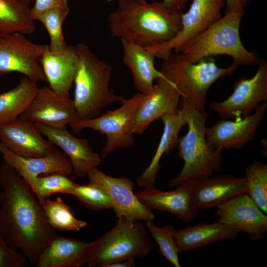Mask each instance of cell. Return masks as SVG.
I'll return each instance as SVG.
<instances>
[{
  "label": "cell",
  "instance_id": "6da1fadb",
  "mask_svg": "<svg viewBox=\"0 0 267 267\" xmlns=\"http://www.w3.org/2000/svg\"><path fill=\"white\" fill-rule=\"evenodd\" d=\"M0 231L12 248L35 266L57 235L43 206L27 181L5 162L0 166Z\"/></svg>",
  "mask_w": 267,
  "mask_h": 267
},
{
  "label": "cell",
  "instance_id": "7a4b0ae2",
  "mask_svg": "<svg viewBox=\"0 0 267 267\" xmlns=\"http://www.w3.org/2000/svg\"><path fill=\"white\" fill-rule=\"evenodd\" d=\"M113 37L144 47L171 39L180 29L181 15L172 14L162 1L117 0L107 17Z\"/></svg>",
  "mask_w": 267,
  "mask_h": 267
},
{
  "label": "cell",
  "instance_id": "3957f363",
  "mask_svg": "<svg viewBox=\"0 0 267 267\" xmlns=\"http://www.w3.org/2000/svg\"><path fill=\"white\" fill-rule=\"evenodd\" d=\"M179 106L186 112L188 131L178 139V155L184 161V165L178 176L168 182L171 188L218 173L222 170L223 161L222 151L213 148L206 139V112L197 110L182 98Z\"/></svg>",
  "mask_w": 267,
  "mask_h": 267
},
{
  "label": "cell",
  "instance_id": "277c9868",
  "mask_svg": "<svg viewBox=\"0 0 267 267\" xmlns=\"http://www.w3.org/2000/svg\"><path fill=\"white\" fill-rule=\"evenodd\" d=\"M75 46L78 64L73 83V100L78 120H85L99 116L106 107L121 102L123 98L109 88L111 64L98 57L84 43Z\"/></svg>",
  "mask_w": 267,
  "mask_h": 267
},
{
  "label": "cell",
  "instance_id": "5b68a950",
  "mask_svg": "<svg viewBox=\"0 0 267 267\" xmlns=\"http://www.w3.org/2000/svg\"><path fill=\"white\" fill-rule=\"evenodd\" d=\"M244 13V8L239 6L225 11L223 16L185 44L179 52L194 63L224 55L239 66L258 65V55L246 49L241 40L239 29Z\"/></svg>",
  "mask_w": 267,
  "mask_h": 267
},
{
  "label": "cell",
  "instance_id": "8992f818",
  "mask_svg": "<svg viewBox=\"0 0 267 267\" xmlns=\"http://www.w3.org/2000/svg\"><path fill=\"white\" fill-rule=\"evenodd\" d=\"M239 67L233 62L227 67L220 68L211 57L194 63L181 52H172L162 59L159 71L174 85L181 98L203 113L206 112L207 94L212 85L219 79L233 74Z\"/></svg>",
  "mask_w": 267,
  "mask_h": 267
},
{
  "label": "cell",
  "instance_id": "52a82bcc",
  "mask_svg": "<svg viewBox=\"0 0 267 267\" xmlns=\"http://www.w3.org/2000/svg\"><path fill=\"white\" fill-rule=\"evenodd\" d=\"M154 247L146 225L139 221L119 217L113 228L91 242L87 265L107 267L119 261L142 258Z\"/></svg>",
  "mask_w": 267,
  "mask_h": 267
},
{
  "label": "cell",
  "instance_id": "ba28073f",
  "mask_svg": "<svg viewBox=\"0 0 267 267\" xmlns=\"http://www.w3.org/2000/svg\"><path fill=\"white\" fill-rule=\"evenodd\" d=\"M142 97V93L138 92L128 99L123 98L118 108L94 118L78 120L70 127L77 133L91 129L106 136V143L100 153L102 159L117 149L131 148L134 142L133 126Z\"/></svg>",
  "mask_w": 267,
  "mask_h": 267
},
{
  "label": "cell",
  "instance_id": "9c48e42d",
  "mask_svg": "<svg viewBox=\"0 0 267 267\" xmlns=\"http://www.w3.org/2000/svg\"><path fill=\"white\" fill-rule=\"evenodd\" d=\"M255 74L234 84L233 91L226 99L210 103V109L223 119H239L252 114L267 101V61L260 60Z\"/></svg>",
  "mask_w": 267,
  "mask_h": 267
},
{
  "label": "cell",
  "instance_id": "30bf717a",
  "mask_svg": "<svg viewBox=\"0 0 267 267\" xmlns=\"http://www.w3.org/2000/svg\"><path fill=\"white\" fill-rule=\"evenodd\" d=\"M45 46L20 33L0 34V75L18 72L36 82H47L40 63Z\"/></svg>",
  "mask_w": 267,
  "mask_h": 267
},
{
  "label": "cell",
  "instance_id": "8fae6325",
  "mask_svg": "<svg viewBox=\"0 0 267 267\" xmlns=\"http://www.w3.org/2000/svg\"><path fill=\"white\" fill-rule=\"evenodd\" d=\"M225 0H193L188 10L181 15V26L170 40L146 47L156 57L163 59L172 52H179L187 43L221 17Z\"/></svg>",
  "mask_w": 267,
  "mask_h": 267
},
{
  "label": "cell",
  "instance_id": "7c38bea8",
  "mask_svg": "<svg viewBox=\"0 0 267 267\" xmlns=\"http://www.w3.org/2000/svg\"><path fill=\"white\" fill-rule=\"evenodd\" d=\"M89 183L105 191L113 202V210L116 217L129 220L153 221L155 215L152 210L144 206L134 193V183L128 178H115L97 168L87 175Z\"/></svg>",
  "mask_w": 267,
  "mask_h": 267
},
{
  "label": "cell",
  "instance_id": "4fadbf2b",
  "mask_svg": "<svg viewBox=\"0 0 267 267\" xmlns=\"http://www.w3.org/2000/svg\"><path fill=\"white\" fill-rule=\"evenodd\" d=\"M267 109V101L260 104L250 115L244 118L217 121L206 128L208 144L216 150L240 149L256 139V133Z\"/></svg>",
  "mask_w": 267,
  "mask_h": 267
},
{
  "label": "cell",
  "instance_id": "5bb4252c",
  "mask_svg": "<svg viewBox=\"0 0 267 267\" xmlns=\"http://www.w3.org/2000/svg\"><path fill=\"white\" fill-rule=\"evenodd\" d=\"M20 116L54 128H66L78 120L73 100L69 95L58 93L49 86L38 88L30 104Z\"/></svg>",
  "mask_w": 267,
  "mask_h": 267
},
{
  "label": "cell",
  "instance_id": "9a60e30c",
  "mask_svg": "<svg viewBox=\"0 0 267 267\" xmlns=\"http://www.w3.org/2000/svg\"><path fill=\"white\" fill-rule=\"evenodd\" d=\"M217 221L246 233L253 241L265 238L267 216L247 193L234 197L217 207Z\"/></svg>",
  "mask_w": 267,
  "mask_h": 267
},
{
  "label": "cell",
  "instance_id": "2e32d148",
  "mask_svg": "<svg viewBox=\"0 0 267 267\" xmlns=\"http://www.w3.org/2000/svg\"><path fill=\"white\" fill-rule=\"evenodd\" d=\"M156 81L148 92L142 93L134 122V134H142L151 123L178 109L181 96L174 85L163 76Z\"/></svg>",
  "mask_w": 267,
  "mask_h": 267
},
{
  "label": "cell",
  "instance_id": "e0dca14e",
  "mask_svg": "<svg viewBox=\"0 0 267 267\" xmlns=\"http://www.w3.org/2000/svg\"><path fill=\"white\" fill-rule=\"evenodd\" d=\"M0 153L4 162L27 181L34 192L36 179L42 174L60 173L69 176L73 174L69 158L55 147L44 156L24 157L11 152L0 141Z\"/></svg>",
  "mask_w": 267,
  "mask_h": 267
},
{
  "label": "cell",
  "instance_id": "ac0fdd59",
  "mask_svg": "<svg viewBox=\"0 0 267 267\" xmlns=\"http://www.w3.org/2000/svg\"><path fill=\"white\" fill-rule=\"evenodd\" d=\"M41 134L54 146L59 147L69 158L73 174L83 178L92 169L97 168L102 158L96 153L86 139L78 138L66 128H54L35 123Z\"/></svg>",
  "mask_w": 267,
  "mask_h": 267
},
{
  "label": "cell",
  "instance_id": "d6986e66",
  "mask_svg": "<svg viewBox=\"0 0 267 267\" xmlns=\"http://www.w3.org/2000/svg\"><path fill=\"white\" fill-rule=\"evenodd\" d=\"M0 141L11 152L24 157L44 156L55 147L43 137L35 123L21 116L0 126Z\"/></svg>",
  "mask_w": 267,
  "mask_h": 267
},
{
  "label": "cell",
  "instance_id": "ffe728a7",
  "mask_svg": "<svg viewBox=\"0 0 267 267\" xmlns=\"http://www.w3.org/2000/svg\"><path fill=\"white\" fill-rule=\"evenodd\" d=\"M135 195L149 209L169 212L185 222L194 220L199 210L194 202L189 182L168 191L157 189L153 185L144 188Z\"/></svg>",
  "mask_w": 267,
  "mask_h": 267
},
{
  "label": "cell",
  "instance_id": "44dd1931",
  "mask_svg": "<svg viewBox=\"0 0 267 267\" xmlns=\"http://www.w3.org/2000/svg\"><path fill=\"white\" fill-rule=\"evenodd\" d=\"M197 208H217L231 198L246 193L244 177L229 175H214L203 179L189 182Z\"/></svg>",
  "mask_w": 267,
  "mask_h": 267
},
{
  "label": "cell",
  "instance_id": "7402d4cb",
  "mask_svg": "<svg viewBox=\"0 0 267 267\" xmlns=\"http://www.w3.org/2000/svg\"><path fill=\"white\" fill-rule=\"evenodd\" d=\"M40 63L48 86L58 93L69 95L78 64L75 45L67 44L52 50L46 44Z\"/></svg>",
  "mask_w": 267,
  "mask_h": 267
},
{
  "label": "cell",
  "instance_id": "603a6c76",
  "mask_svg": "<svg viewBox=\"0 0 267 267\" xmlns=\"http://www.w3.org/2000/svg\"><path fill=\"white\" fill-rule=\"evenodd\" d=\"M91 242L56 235L43 250L36 267H80L87 264Z\"/></svg>",
  "mask_w": 267,
  "mask_h": 267
},
{
  "label": "cell",
  "instance_id": "cb8c5ba5",
  "mask_svg": "<svg viewBox=\"0 0 267 267\" xmlns=\"http://www.w3.org/2000/svg\"><path fill=\"white\" fill-rule=\"evenodd\" d=\"M161 120L164 128L155 154L149 165L136 181L140 187L146 188L154 185L161 167V159L164 154H168L176 147L179 133L187 124V115L185 110L179 106L176 112L163 116Z\"/></svg>",
  "mask_w": 267,
  "mask_h": 267
},
{
  "label": "cell",
  "instance_id": "d4e9b609",
  "mask_svg": "<svg viewBox=\"0 0 267 267\" xmlns=\"http://www.w3.org/2000/svg\"><path fill=\"white\" fill-rule=\"evenodd\" d=\"M123 62L130 70L138 92L145 94L162 75L155 65V55L146 47L131 41L121 40Z\"/></svg>",
  "mask_w": 267,
  "mask_h": 267
},
{
  "label": "cell",
  "instance_id": "484cf974",
  "mask_svg": "<svg viewBox=\"0 0 267 267\" xmlns=\"http://www.w3.org/2000/svg\"><path fill=\"white\" fill-rule=\"evenodd\" d=\"M238 229L218 221L210 223H199L176 230L175 238L179 253L195 250L214 242L236 238Z\"/></svg>",
  "mask_w": 267,
  "mask_h": 267
},
{
  "label": "cell",
  "instance_id": "4316f807",
  "mask_svg": "<svg viewBox=\"0 0 267 267\" xmlns=\"http://www.w3.org/2000/svg\"><path fill=\"white\" fill-rule=\"evenodd\" d=\"M38 89L37 82L24 77L14 88L0 93V126L19 117L27 109Z\"/></svg>",
  "mask_w": 267,
  "mask_h": 267
},
{
  "label": "cell",
  "instance_id": "83f0119b",
  "mask_svg": "<svg viewBox=\"0 0 267 267\" xmlns=\"http://www.w3.org/2000/svg\"><path fill=\"white\" fill-rule=\"evenodd\" d=\"M30 8L20 0H0V34H32L36 30Z\"/></svg>",
  "mask_w": 267,
  "mask_h": 267
},
{
  "label": "cell",
  "instance_id": "f1b7e54d",
  "mask_svg": "<svg viewBox=\"0 0 267 267\" xmlns=\"http://www.w3.org/2000/svg\"><path fill=\"white\" fill-rule=\"evenodd\" d=\"M43 207L50 225L55 230L79 231L87 222L76 218L70 208L60 196L54 200H44Z\"/></svg>",
  "mask_w": 267,
  "mask_h": 267
},
{
  "label": "cell",
  "instance_id": "f546056e",
  "mask_svg": "<svg viewBox=\"0 0 267 267\" xmlns=\"http://www.w3.org/2000/svg\"><path fill=\"white\" fill-rule=\"evenodd\" d=\"M246 193L265 214L267 213V164L255 161L245 170Z\"/></svg>",
  "mask_w": 267,
  "mask_h": 267
},
{
  "label": "cell",
  "instance_id": "4dcf8cb0",
  "mask_svg": "<svg viewBox=\"0 0 267 267\" xmlns=\"http://www.w3.org/2000/svg\"><path fill=\"white\" fill-rule=\"evenodd\" d=\"M69 12V6L54 8L43 12L36 19L46 28L50 38L48 46L52 50L61 49L67 44L63 36L62 27Z\"/></svg>",
  "mask_w": 267,
  "mask_h": 267
},
{
  "label": "cell",
  "instance_id": "1f68e13d",
  "mask_svg": "<svg viewBox=\"0 0 267 267\" xmlns=\"http://www.w3.org/2000/svg\"><path fill=\"white\" fill-rule=\"evenodd\" d=\"M146 226L157 243L160 254L175 267H180L175 238V227L172 225L158 226L152 221L146 222Z\"/></svg>",
  "mask_w": 267,
  "mask_h": 267
},
{
  "label": "cell",
  "instance_id": "d6a6232c",
  "mask_svg": "<svg viewBox=\"0 0 267 267\" xmlns=\"http://www.w3.org/2000/svg\"><path fill=\"white\" fill-rule=\"evenodd\" d=\"M76 184L68 176L60 173L40 176L35 182V193L43 205L44 200L52 195H71Z\"/></svg>",
  "mask_w": 267,
  "mask_h": 267
},
{
  "label": "cell",
  "instance_id": "836d02e7",
  "mask_svg": "<svg viewBox=\"0 0 267 267\" xmlns=\"http://www.w3.org/2000/svg\"><path fill=\"white\" fill-rule=\"evenodd\" d=\"M71 195L94 210L112 209L113 207L112 199L107 193L89 183L86 185L76 184Z\"/></svg>",
  "mask_w": 267,
  "mask_h": 267
},
{
  "label": "cell",
  "instance_id": "e575fe53",
  "mask_svg": "<svg viewBox=\"0 0 267 267\" xmlns=\"http://www.w3.org/2000/svg\"><path fill=\"white\" fill-rule=\"evenodd\" d=\"M27 264L26 257L10 247L0 231V267H25Z\"/></svg>",
  "mask_w": 267,
  "mask_h": 267
},
{
  "label": "cell",
  "instance_id": "d590c367",
  "mask_svg": "<svg viewBox=\"0 0 267 267\" xmlns=\"http://www.w3.org/2000/svg\"><path fill=\"white\" fill-rule=\"evenodd\" d=\"M34 4L30 9L33 19L36 18L43 12L48 10L69 6V0H34Z\"/></svg>",
  "mask_w": 267,
  "mask_h": 267
},
{
  "label": "cell",
  "instance_id": "8d00e7d4",
  "mask_svg": "<svg viewBox=\"0 0 267 267\" xmlns=\"http://www.w3.org/2000/svg\"><path fill=\"white\" fill-rule=\"evenodd\" d=\"M193 0H162L166 8L172 14L181 15L186 5Z\"/></svg>",
  "mask_w": 267,
  "mask_h": 267
},
{
  "label": "cell",
  "instance_id": "74e56055",
  "mask_svg": "<svg viewBox=\"0 0 267 267\" xmlns=\"http://www.w3.org/2000/svg\"><path fill=\"white\" fill-rule=\"evenodd\" d=\"M250 0H225V11L231 8L239 6L245 8L249 3Z\"/></svg>",
  "mask_w": 267,
  "mask_h": 267
},
{
  "label": "cell",
  "instance_id": "f35d334b",
  "mask_svg": "<svg viewBox=\"0 0 267 267\" xmlns=\"http://www.w3.org/2000/svg\"><path fill=\"white\" fill-rule=\"evenodd\" d=\"M135 265L134 260H124L112 263L107 267H133Z\"/></svg>",
  "mask_w": 267,
  "mask_h": 267
},
{
  "label": "cell",
  "instance_id": "ab89813d",
  "mask_svg": "<svg viewBox=\"0 0 267 267\" xmlns=\"http://www.w3.org/2000/svg\"><path fill=\"white\" fill-rule=\"evenodd\" d=\"M260 142L261 146L263 149V150L262 151V152L263 153L264 156L266 158L267 156V144L266 138H263Z\"/></svg>",
  "mask_w": 267,
  "mask_h": 267
},
{
  "label": "cell",
  "instance_id": "60d3db41",
  "mask_svg": "<svg viewBox=\"0 0 267 267\" xmlns=\"http://www.w3.org/2000/svg\"><path fill=\"white\" fill-rule=\"evenodd\" d=\"M20 0L29 6V4H30L34 0Z\"/></svg>",
  "mask_w": 267,
  "mask_h": 267
},
{
  "label": "cell",
  "instance_id": "b9f144b4",
  "mask_svg": "<svg viewBox=\"0 0 267 267\" xmlns=\"http://www.w3.org/2000/svg\"><path fill=\"white\" fill-rule=\"evenodd\" d=\"M151 0V1H154V0Z\"/></svg>",
  "mask_w": 267,
  "mask_h": 267
}]
</instances>
